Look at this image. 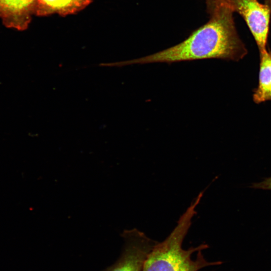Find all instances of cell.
<instances>
[{
	"label": "cell",
	"instance_id": "6da1fadb",
	"mask_svg": "<svg viewBox=\"0 0 271 271\" xmlns=\"http://www.w3.org/2000/svg\"><path fill=\"white\" fill-rule=\"evenodd\" d=\"M209 11V21L182 42L147 56L115 62L114 66L212 58L234 61L243 59L247 50L236 31L231 7L221 4Z\"/></svg>",
	"mask_w": 271,
	"mask_h": 271
},
{
	"label": "cell",
	"instance_id": "7a4b0ae2",
	"mask_svg": "<svg viewBox=\"0 0 271 271\" xmlns=\"http://www.w3.org/2000/svg\"><path fill=\"white\" fill-rule=\"evenodd\" d=\"M202 196L203 192H200L180 217L169 235L154 246L145 261L142 271H198L205 267L222 263L209 262L204 258L202 251L208 247L207 244L188 249L182 248L193 217L196 214V208Z\"/></svg>",
	"mask_w": 271,
	"mask_h": 271
},
{
	"label": "cell",
	"instance_id": "3957f363",
	"mask_svg": "<svg viewBox=\"0 0 271 271\" xmlns=\"http://www.w3.org/2000/svg\"><path fill=\"white\" fill-rule=\"evenodd\" d=\"M121 236L124 243L119 257L103 271H142L149 253L157 241L136 228L124 230Z\"/></svg>",
	"mask_w": 271,
	"mask_h": 271
},
{
	"label": "cell",
	"instance_id": "277c9868",
	"mask_svg": "<svg viewBox=\"0 0 271 271\" xmlns=\"http://www.w3.org/2000/svg\"><path fill=\"white\" fill-rule=\"evenodd\" d=\"M228 5L233 12L239 13L245 21L260 51L266 45L271 13V0L264 4L257 0H229Z\"/></svg>",
	"mask_w": 271,
	"mask_h": 271
},
{
	"label": "cell",
	"instance_id": "5b68a950",
	"mask_svg": "<svg viewBox=\"0 0 271 271\" xmlns=\"http://www.w3.org/2000/svg\"><path fill=\"white\" fill-rule=\"evenodd\" d=\"M37 0H0V18L7 28L26 30L35 15Z\"/></svg>",
	"mask_w": 271,
	"mask_h": 271
},
{
	"label": "cell",
	"instance_id": "8992f818",
	"mask_svg": "<svg viewBox=\"0 0 271 271\" xmlns=\"http://www.w3.org/2000/svg\"><path fill=\"white\" fill-rule=\"evenodd\" d=\"M92 0H37L35 15L45 17L57 14L67 16L87 7Z\"/></svg>",
	"mask_w": 271,
	"mask_h": 271
},
{
	"label": "cell",
	"instance_id": "52a82bcc",
	"mask_svg": "<svg viewBox=\"0 0 271 271\" xmlns=\"http://www.w3.org/2000/svg\"><path fill=\"white\" fill-rule=\"evenodd\" d=\"M252 98L257 104L271 100V52L266 49L259 52L258 83Z\"/></svg>",
	"mask_w": 271,
	"mask_h": 271
},
{
	"label": "cell",
	"instance_id": "ba28073f",
	"mask_svg": "<svg viewBox=\"0 0 271 271\" xmlns=\"http://www.w3.org/2000/svg\"><path fill=\"white\" fill-rule=\"evenodd\" d=\"M250 188L256 189L271 190V177L266 178L260 182L252 184Z\"/></svg>",
	"mask_w": 271,
	"mask_h": 271
},
{
	"label": "cell",
	"instance_id": "9c48e42d",
	"mask_svg": "<svg viewBox=\"0 0 271 271\" xmlns=\"http://www.w3.org/2000/svg\"><path fill=\"white\" fill-rule=\"evenodd\" d=\"M229 1V0H207L208 8L210 10L218 5L221 4H228Z\"/></svg>",
	"mask_w": 271,
	"mask_h": 271
}]
</instances>
